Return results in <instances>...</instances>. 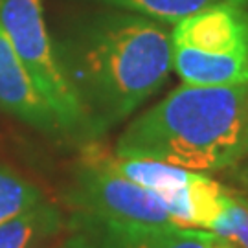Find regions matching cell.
Wrapping results in <instances>:
<instances>
[{"label":"cell","instance_id":"6da1fadb","mask_svg":"<svg viewBox=\"0 0 248 248\" xmlns=\"http://www.w3.org/2000/svg\"><path fill=\"white\" fill-rule=\"evenodd\" d=\"M57 59L79 99L90 138L131 116L164 87L173 68V43L153 18L105 13L64 39Z\"/></svg>","mask_w":248,"mask_h":248},{"label":"cell","instance_id":"7a4b0ae2","mask_svg":"<svg viewBox=\"0 0 248 248\" xmlns=\"http://www.w3.org/2000/svg\"><path fill=\"white\" fill-rule=\"evenodd\" d=\"M114 155L160 160L199 173L239 162L248 156V83H184L125 127Z\"/></svg>","mask_w":248,"mask_h":248},{"label":"cell","instance_id":"3957f363","mask_svg":"<svg viewBox=\"0 0 248 248\" xmlns=\"http://www.w3.org/2000/svg\"><path fill=\"white\" fill-rule=\"evenodd\" d=\"M0 26L35 89L53 110L61 133L89 138L79 99L62 74L48 35L43 0H0Z\"/></svg>","mask_w":248,"mask_h":248},{"label":"cell","instance_id":"277c9868","mask_svg":"<svg viewBox=\"0 0 248 248\" xmlns=\"http://www.w3.org/2000/svg\"><path fill=\"white\" fill-rule=\"evenodd\" d=\"M68 204L85 228L103 224H175L153 191L127 180L89 153L83 155L74 173Z\"/></svg>","mask_w":248,"mask_h":248},{"label":"cell","instance_id":"5b68a950","mask_svg":"<svg viewBox=\"0 0 248 248\" xmlns=\"http://www.w3.org/2000/svg\"><path fill=\"white\" fill-rule=\"evenodd\" d=\"M171 43L213 55L248 53L247 6L222 0L199 9L175 24Z\"/></svg>","mask_w":248,"mask_h":248},{"label":"cell","instance_id":"8992f818","mask_svg":"<svg viewBox=\"0 0 248 248\" xmlns=\"http://www.w3.org/2000/svg\"><path fill=\"white\" fill-rule=\"evenodd\" d=\"M0 110L45 133H59L61 127L50 105L39 94L15 48L0 26Z\"/></svg>","mask_w":248,"mask_h":248},{"label":"cell","instance_id":"52a82bcc","mask_svg":"<svg viewBox=\"0 0 248 248\" xmlns=\"http://www.w3.org/2000/svg\"><path fill=\"white\" fill-rule=\"evenodd\" d=\"M101 248H212L217 233L177 224H103L89 228Z\"/></svg>","mask_w":248,"mask_h":248},{"label":"cell","instance_id":"ba28073f","mask_svg":"<svg viewBox=\"0 0 248 248\" xmlns=\"http://www.w3.org/2000/svg\"><path fill=\"white\" fill-rule=\"evenodd\" d=\"M173 68L186 85L232 87L248 83V53L213 55L173 46Z\"/></svg>","mask_w":248,"mask_h":248},{"label":"cell","instance_id":"9c48e42d","mask_svg":"<svg viewBox=\"0 0 248 248\" xmlns=\"http://www.w3.org/2000/svg\"><path fill=\"white\" fill-rule=\"evenodd\" d=\"M61 228V213L52 204H39L37 208L0 222V248H30L45 241Z\"/></svg>","mask_w":248,"mask_h":248},{"label":"cell","instance_id":"30bf717a","mask_svg":"<svg viewBox=\"0 0 248 248\" xmlns=\"http://www.w3.org/2000/svg\"><path fill=\"white\" fill-rule=\"evenodd\" d=\"M43 204L41 189L17 171L0 164V222L30 212Z\"/></svg>","mask_w":248,"mask_h":248},{"label":"cell","instance_id":"8fae6325","mask_svg":"<svg viewBox=\"0 0 248 248\" xmlns=\"http://www.w3.org/2000/svg\"><path fill=\"white\" fill-rule=\"evenodd\" d=\"M108 6L127 9L131 13H138L153 20L177 24L178 20L222 0H101ZM233 2V0H232Z\"/></svg>","mask_w":248,"mask_h":248},{"label":"cell","instance_id":"7c38bea8","mask_svg":"<svg viewBox=\"0 0 248 248\" xmlns=\"http://www.w3.org/2000/svg\"><path fill=\"white\" fill-rule=\"evenodd\" d=\"M210 232L221 239L233 243L239 248H248V202L230 193L222 213L215 219Z\"/></svg>","mask_w":248,"mask_h":248},{"label":"cell","instance_id":"4fadbf2b","mask_svg":"<svg viewBox=\"0 0 248 248\" xmlns=\"http://www.w3.org/2000/svg\"><path fill=\"white\" fill-rule=\"evenodd\" d=\"M61 248H96V247H94L85 235L78 233V235H72L68 241H64L61 245Z\"/></svg>","mask_w":248,"mask_h":248},{"label":"cell","instance_id":"5bb4252c","mask_svg":"<svg viewBox=\"0 0 248 248\" xmlns=\"http://www.w3.org/2000/svg\"><path fill=\"white\" fill-rule=\"evenodd\" d=\"M30 248H46V239H45V241H39V243H35V245H31Z\"/></svg>","mask_w":248,"mask_h":248},{"label":"cell","instance_id":"9a60e30c","mask_svg":"<svg viewBox=\"0 0 248 248\" xmlns=\"http://www.w3.org/2000/svg\"><path fill=\"white\" fill-rule=\"evenodd\" d=\"M233 2H237L241 6H248V0H233Z\"/></svg>","mask_w":248,"mask_h":248}]
</instances>
